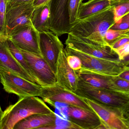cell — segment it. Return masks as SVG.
I'll list each match as a JSON object with an SVG mask.
<instances>
[{"label":"cell","mask_w":129,"mask_h":129,"mask_svg":"<svg viewBox=\"0 0 129 129\" xmlns=\"http://www.w3.org/2000/svg\"><path fill=\"white\" fill-rule=\"evenodd\" d=\"M128 31L127 30H119L110 29L105 33L104 40L105 44L110 46L111 44L116 41L121 37L126 35V33Z\"/></svg>","instance_id":"obj_26"},{"label":"cell","mask_w":129,"mask_h":129,"mask_svg":"<svg viewBox=\"0 0 129 129\" xmlns=\"http://www.w3.org/2000/svg\"><path fill=\"white\" fill-rule=\"evenodd\" d=\"M68 121L80 129H99L102 122L97 114L93 110H86L73 105L67 108Z\"/></svg>","instance_id":"obj_14"},{"label":"cell","mask_w":129,"mask_h":129,"mask_svg":"<svg viewBox=\"0 0 129 129\" xmlns=\"http://www.w3.org/2000/svg\"><path fill=\"white\" fill-rule=\"evenodd\" d=\"M39 36L42 56L56 74L59 55L64 48L63 44L59 36L50 31L39 32Z\"/></svg>","instance_id":"obj_9"},{"label":"cell","mask_w":129,"mask_h":129,"mask_svg":"<svg viewBox=\"0 0 129 129\" xmlns=\"http://www.w3.org/2000/svg\"><path fill=\"white\" fill-rule=\"evenodd\" d=\"M110 29L116 30H124L129 29V21L115 23Z\"/></svg>","instance_id":"obj_31"},{"label":"cell","mask_w":129,"mask_h":129,"mask_svg":"<svg viewBox=\"0 0 129 129\" xmlns=\"http://www.w3.org/2000/svg\"><path fill=\"white\" fill-rule=\"evenodd\" d=\"M129 41V35H126L112 43L110 45V47L114 50H115Z\"/></svg>","instance_id":"obj_30"},{"label":"cell","mask_w":129,"mask_h":129,"mask_svg":"<svg viewBox=\"0 0 129 129\" xmlns=\"http://www.w3.org/2000/svg\"><path fill=\"white\" fill-rule=\"evenodd\" d=\"M115 22L119 23L122 18L129 13V0H120L119 4L113 7Z\"/></svg>","instance_id":"obj_24"},{"label":"cell","mask_w":129,"mask_h":129,"mask_svg":"<svg viewBox=\"0 0 129 129\" xmlns=\"http://www.w3.org/2000/svg\"><path fill=\"white\" fill-rule=\"evenodd\" d=\"M65 49L67 54L74 55L79 58L82 64V68L104 75L118 76L127 67L123 66L120 62L96 57L68 47Z\"/></svg>","instance_id":"obj_4"},{"label":"cell","mask_w":129,"mask_h":129,"mask_svg":"<svg viewBox=\"0 0 129 129\" xmlns=\"http://www.w3.org/2000/svg\"><path fill=\"white\" fill-rule=\"evenodd\" d=\"M33 2L7 8L5 17L8 37L21 27L32 24L31 17L35 9Z\"/></svg>","instance_id":"obj_10"},{"label":"cell","mask_w":129,"mask_h":129,"mask_svg":"<svg viewBox=\"0 0 129 129\" xmlns=\"http://www.w3.org/2000/svg\"><path fill=\"white\" fill-rule=\"evenodd\" d=\"M125 35H129V29L128 30V31L126 33Z\"/></svg>","instance_id":"obj_38"},{"label":"cell","mask_w":129,"mask_h":129,"mask_svg":"<svg viewBox=\"0 0 129 129\" xmlns=\"http://www.w3.org/2000/svg\"><path fill=\"white\" fill-rule=\"evenodd\" d=\"M57 119V115L54 112L50 114H33L18 122L13 129H42L55 124Z\"/></svg>","instance_id":"obj_17"},{"label":"cell","mask_w":129,"mask_h":129,"mask_svg":"<svg viewBox=\"0 0 129 129\" xmlns=\"http://www.w3.org/2000/svg\"><path fill=\"white\" fill-rule=\"evenodd\" d=\"M114 51L118 55L120 61L122 60L129 54V41Z\"/></svg>","instance_id":"obj_29"},{"label":"cell","mask_w":129,"mask_h":129,"mask_svg":"<svg viewBox=\"0 0 129 129\" xmlns=\"http://www.w3.org/2000/svg\"><path fill=\"white\" fill-rule=\"evenodd\" d=\"M76 72L79 81L94 88L112 91L110 76L83 68Z\"/></svg>","instance_id":"obj_18"},{"label":"cell","mask_w":129,"mask_h":129,"mask_svg":"<svg viewBox=\"0 0 129 129\" xmlns=\"http://www.w3.org/2000/svg\"><path fill=\"white\" fill-rule=\"evenodd\" d=\"M84 99L97 114L106 129H127L120 117L117 109L111 108L92 100Z\"/></svg>","instance_id":"obj_15"},{"label":"cell","mask_w":129,"mask_h":129,"mask_svg":"<svg viewBox=\"0 0 129 129\" xmlns=\"http://www.w3.org/2000/svg\"><path fill=\"white\" fill-rule=\"evenodd\" d=\"M7 0H0V41L8 38L6 21V11Z\"/></svg>","instance_id":"obj_23"},{"label":"cell","mask_w":129,"mask_h":129,"mask_svg":"<svg viewBox=\"0 0 129 129\" xmlns=\"http://www.w3.org/2000/svg\"><path fill=\"white\" fill-rule=\"evenodd\" d=\"M67 61L69 66L75 71L80 70L82 67L79 58L74 55H67Z\"/></svg>","instance_id":"obj_27"},{"label":"cell","mask_w":129,"mask_h":129,"mask_svg":"<svg viewBox=\"0 0 129 129\" xmlns=\"http://www.w3.org/2000/svg\"><path fill=\"white\" fill-rule=\"evenodd\" d=\"M0 81L5 92L19 98L39 97L42 86L26 80L10 71L0 68Z\"/></svg>","instance_id":"obj_5"},{"label":"cell","mask_w":129,"mask_h":129,"mask_svg":"<svg viewBox=\"0 0 129 129\" xmlns=\"http://www.w3.org/2000/svg\"><path fill=\"white\" fill-rule=\"evenodd\" d=\"M120 64L124 67L129 66V54L120 61Z\"/></svg>","instance_id":"obj_35"},{"label":"cell","mask_w":129,"mask_h":129,"mask_svg":"<svg viewBox=\"0 0 129 129\" xmlns=\"http://www.w3.org/2000/svg\"><path fill=\"white\" fill-rule=\"evenodd\" d=\"M20 50L31 69L33 75L42 87L51 86L57 83L56 74L42 56Z\"/></svg>","instance_id":"obj_8"},{"label":"cell","mask_w":129,"mask_h":129,"mask_svg":"<svg viewBox=\"0 0 129 129\" xmlns=\"http://www.w3.org/2000/svg\"><path fill=\"white\" fill-rule=\"evenodd\" d=\"M0 68L10 71L26 80L41 86L39 82L30 75L13 57L4 41H0Z\"/></svg>","instance_id":"obj_16"},{"label":"cell","mask_w":129,"mask_h":129,"mask_svg":"<svg viewBox=\"0 0 129 129\" xmlns=\"http://www.w3.org/2000/svg\"><path fill=\"white\" fill-rule=\"evenodd\" d=\"M118 76L125 80L129 81V66L127 67Z\"/></svg>","instance_id":"obj_33"},{"label":"cell","mask_w":129,"mask_h":129,"mask_svg":"<svg viewBox=\"0 0 129 129\" xmlns=\"http://www.w3.org/2000/svg\"><path fill=\"white\" fill-rule=\"evenodd\" d=\"M8 38L19 50L41 56L39 45V32L32 24L17 30Z\"/></svg>","instance_id":"obj_12"},{"label":"cell","mask_w":129,"mask_h":129,"mask_svg":"<svg viewBox=\"0 0 129 129\" xmlns=\"http://www.w3.org/2000/svg\"><path fill=\"white\" fill-rule=\"evenodd\" d=\"M111 90L129 96V81L118 76H110Z\"/></svg>","instance_id":"obj_22"},{"label":"cell","mask_w":129,"mask_h":129,"mask_svg":"<svg viewBox=\"0 0 129 129\" xmlns=\"http://www.w3.org/2000/svg\"><path fill=\"white\" fill-rule=\"evenodd\" d=\"M84 1V0H82V2H83V1Z\"/></svg>","instance_id":"obj_39"},{"label":"cell","mask_w":129,"mask_h":129,"mask_svg":"<svg viewBox=\"0 0 129 129\" xmlns=\"http://www.w3.org/2000/svg\"><path fill=\"white\" fill-rule=\"evenodd\" d=\"M67 52L64 48L60 52L57 61L56 75L57 83L65 89L74 92L78 87L79 79L76 72L71 69L67 61Z\"/></svg>","instance_id":"obj_13"},{"label":"cell","mask_w":129,"mask_h":129,"mask_svg":"<svg viewBox=\"0 0 129 129\" xmlns=\"http://www.w3.org/2000/svg\"><path fill=\"white\" fill-rule=\"evenodd\" d=\"M128 21H129V13L128 14H126L125 16H124L122 18L121 22Z\"/></svg>","instance_id":"obj_36"},{"label":"cell","mask_w":129,"mask_h":129,"mask_svg":"<svg viewBox=\"0 0 129 129\" xmlns=\"http://www.w3.org/2000/svg\"><path fill=\"white\" fill-rule=\"evenodd\" d=\"M114 7L77 20L72 26L70 33L88 39L100 45L107 46L104 40L105 33L116 23Z\"/></svg>","instance_id":"obj_1"},{"label":"cell","mask_w":129,"mask_h":129,"mask_svg":"<svg viewBox=\"0 0 129 129\" xmlns=\"http://www.w3.org/2000/svg\"><path fill=\"white\" fill-rule=\"evenodd\" d=\"M50 1L35 8L33 11L31 22L39 32L50 31Z\"/></svg>","instance_id":"obj_20"},{"label":"cell","mask_w":129,"mask_h":129,"mask_svg":"<svg viewBox=\"0 0 129 129\" xmlns=\"http://www.w3.org/2000/svg\"><path fill=\"white\" fill-rule=\"evenodd\" d=\"M3 112H4V111L2 110L1 107V105H0V128H1V120L2 115H3Z\"/></svg>","instance_id":"obj_37"},{"label":"cell","mask_w":129,"mask_h":129,"mask_svg":"<svg viewBox=\"0 0 129 129\" xmlns=\"http://www.w3.org/2000/svg\"><path fill=\"white\" fill-rule=\"evenodd\" d=\"M39 97L50 105L58 102L77 106L86 110H92L84 98L65 89L57 83L51 86L42 87Z\"/></svg>","instance_id":"obj_7"},{"label":"cell","mask_w":129,"mask_h":129,"mask_svg":"<svg viewBox=\"0 0 129 129\" xmlns=\"http://www.w3.org/2000/svg\"><path fill=\"white\" fill-rule=\"evenodd\" d=\"M4 41L6 47L7 48L11 54L13 55V57L19 62V63L22 66V67L33 78H35V77L33 75L31 69H30L27 61H26L25 59L24 58V57H23V55L20 50L18 48L16 47V45L14 44L12 42V41L9 38ZM35 79L36 80L35 78ZM40 85H41V84H40Z\"/></svg>","instance_id":"obj_21"},{"label":"cell","mask_w":129,"mask_h":129,"mask_svg":"<svg viewBox=\"0 0 129 129\" xmlns=\"http://www.w3.org/2000/svg\"><path fill=\"white\" fill-rule=\"evenodd\" d=\"M120 0H88L81 3L78 15V20L114 7Z\"/></svg>","instance_id":"obj_19"},{"label":"cell","mask_w":129,"mask_h":129,"mask_svg":"<svg viewBox=\"0 0 129 129\" xmlns=\"http://www.w3.org/2000/svg\"><path fill=\"white\" fill-rule=\"evenodd\" d=\"M82 2V0H69L68 11L69 23L72 26L78 20V15L80 6Z\"/></svg>","instance_id":"obj_25"},{"label":"cell","mask_w":129,"mask_h":129,"mask_svg":"<svg viewBox=\"0 0 129 129\" xmlns=\"http://www.w3.org/2000/svg\"><path fill=\"white\" fill-rule=\"evenodd\" d=\"M66 47L99 58L120 62L118 55L110 46L94 43L88 39L68 34L65 43Z\"/></svg>","instance_id":"obj_6"},{"label":"cell","mask_w":129,"mask_h":129,"mask_svg":"<svg viewBox=\"0 0 129 129\" xmlns=\"http://www.w3.org/2000/svg\"><path fill=\"white\" fill-rule=\"evenodd\" d=\"M53 112L43 100L38 96L19 98L16 104L10 105L4 111L0 129H13L18 122L29 116Z\"/></svg>","instance_id":"obj_2"},{"label":"cell","mask_w":129,"mask_h":129,"mask_svg":"<svg viewBox=\"0 0 129 129\" xmlns=\"http://www.w3.org/2000/svg\"><path fill=\"white\" fill-rule=\"evenodd\" d=\"M69 0H51L50 30L60 36L70 33L71 26L68 11Z\"/></svg>","instance_id":"obj_11"},{"label":"cell","mask_w":129,"mask_h":129,"mask_svg":"<svg viewBox=\"0 0 129 129\" xmlns=\"http://www.w3.org/2000/svg\"><path fill=\"white\" fill-rule=\"evenodd\" d=\"M51 0H34L33 2V5L35 8H36L48 3Z\"/></svg>","instance_id":"obj_34"},{"label":"cell","mask_w":129,"mask_h":129,"mask_svg":"<svg viewBox=\"0 0 129 129\" xmlns=\"http://www.w3.org/2000/svg\"><path fill=\"white\" fill-rule=\"evenodd\" d=\"M84 98L94 101L115 109H120L129 102V96L108 89L97 88L79 80L78 87L73 92Z\"/></svg>","instance_id":"obj_3"},{"label":"cell","mask_w":129,"mask_h":129,"mask_svg":"<svg viewBox=\"0 0 129 129\" xmlns=\"http://www.w3.org/2000/svg\"><path fill=\"white\" fill-rule=\"evenodd\" d=\"M117 110L123 123L127 129H129V102L123 108Z\"/></svg>","instance_id":"obj_28"},{"label":"cell","mask_w":129,"mask_h":129,"mask_svg":"<svg viewBox=\"0 0 129 129\" xmlns=\"http://www.w3.org/2000/svg\"><path fill=\"white\" fill-rule=\"evenodd\" d=\"M34 1V0H7V8L16 6L22 3L29 2Z\"/></svg>","instance_id":"obj_32"}]
</instances>
